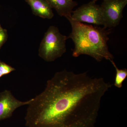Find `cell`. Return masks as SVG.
Here are the masks:
<instances>
[{"mask_svg": "<svg viewBox=\"0 0 127 127\" xmlns=\"http://www.w3.org/2000/svg\"><path fill=\"white\" fill-rule=\"evenodd\" d=\"M3 75H2V73H1V72L0 71V78H1L3 76Z\"/></svg>", "mask_w": 127, "mask_h": 127, "instance_id": "7c38bea8", "label": "cell"}, {"mask_svg": "<svg viewBox=\"0 0 127 127\" xmlns=\"http://www.w3.org/2000/svg\"><path fill=\"white\" fill-rule=\"evenodd\" d=\"M112 86L103 78L87 72L76 74L64 70L56 73L44 91L28 104L27 127H90L101 100Z\"/></svg>", "mask_w": 127, "mask_h": 127, "instance_id": "6da1fadb", "label": "cell"}, {"mask_svg": "<svg viewBox=\"0 0 127 127\" xmlns=\"http://www.w3.org/2000/svg\"><path fill=\"white\" fill-rule=\"evenodd\" d=\"M67 36L60 33L58 28L51 26L41 42L39 51V56L47 62L54 61L66 52V42Z\"/></svg>", "mask_w": 127, "mask_h": 127, "instance_id": "3957f363", "label": "cell"}, {"mask_svg": "<svg viewBox=\"0 0 127 127\" xmlns=\"http://www.w3.org/2000/svg\"><path fill=\"white\" fill-rule=\"evenodd\" d=\"M8 35L7 30L2 29L0 30V49L7 41Z\"/></svg>", "mask_w": 127, "mask_h": 127, "instance_id": "8fae6325", "label": "cell"}, {"mask_svg": "<svg viewBox=\"0 0 127 127\" xmlns=\"http://www.w3.org/2000/svg\"><path fill=\"white\" fill-rule=\"evenodd\" d=\"M72 31L67 38L74 43L72 56L77 57L81 55L90 56L97 61L103 59L113 61V55L109 52L107 45L109 30L104 28L86 25L68 19Z\"/></svg>", "mask_w": 127, "mask_h": 127, "instance_id": "7a4b0ae2", "label": "cell"}, {"mask_svg": "<svg viewBox=\"0 0 127 127\" xmlns=\"http://www.w3.org/2000/svg\"><path fill=\"white\" fill-rule=\"evenodd\" d=\"M98 0H93V1H94V2H96Z\"/></svg>", "mask_w": 127, "mask_h": 127, "instance_id": "5bb4252c", "label": "cell"}, {"mask_svg": "<svg viewBox=\"0 0 127 127\" xmlns=\"http://www.w3.org/2000/svg\"></svg>", "mask_w": 127, "mask_h": 127, "instance_id": "2e32d148", "label": "cell"}, {"mask_svg": "<svg viewBox=\"0 0 127 127\" xmlns=\"http://www.w3.org/2000/svg\"><path fill=\"white\" fill-rule=\"evenodd\" d=\"M111 63L116 70L114 85L118 88H121L122 87L123 83L127 76V70L126 68L119 69L114 61L111 62Z\"/></svg>", "mask_w": 127, "mask_h": 127, "instance_id": "9c48e42d", "label": "cell"}, {"mask_svg": "<svg viewBox=\"0 0 127 127\" xmlns=\"http://www.w3.org/2000/svg\"><path fill=\"white\" fill-rule=\"evenodd\" d=\"M36 16L43 18L51 19L54 16L52 8L46 0H26Z\"/></svg>", "mask_w": 127, "mask_h": 127, "instance_id": "ba28073f", "label": "cell"}, {"mask_svg": "<svg viewBox=\"0 0 127 127\" xmlns=\"http://www.w3.org/2000/svg\"><path fill=\"white\" fill-rule=\"evenodd\" d=\"M3 29L2 27H1V26L0 24V30H2V29Z\"/></svg>", "mask_w": 127, "mask_h": 127, "instance_id": "4fadbf2b", "label": "cell"}, {"mask_svg": "<svg viewBox=\"0 0 127 127\" xmlns=\"http://www.w3.org/2000/svg\"><path fill=\"white\" fill-rule=\"evenodd\" d=\"M122 0L125 1H127V0Z\"/></svg>", "mask_w": 127, "mask_h": 127, "instance_id": "9a60e30c", "label": "cell"}, {"mask_svg": "<svg viewBox=\"0 0 127 127\" xmlns=\"http://www.w3.org/2000/svg\"><path fill=\"white\" fill-rule=\"evenodd\" d=\"M127 4V1L122 0H103L100 6L104 28H112L119 25Z\"/></svg>", "mask_w": 127, "mask_h": 127, "instance_id": "277c9868", "label": "cell"}, {"mask_svg": "<svg viewBox=\"0 0 127 127\" xmlns=\"http://www.w3.org/2000/svg\"><path fill=\"white\" fill-rule=\"evenodd\" d=\"M71 19L80 23H91L96 26L103 24L100 6L93 1L73 11Z\"/></svg>", "mask_w": 127, "mask_h": 127, "instance_id": "5b68a950", "label": "cell"}, {"mask_svg": "<svg viewBox=\"0 0 127 127\" xmlns=\"http://www.w3.org/2000/svg\"><path fill=\"white\" fill-rule=\"evenodd\" d=\"M32 100L20 101L14 97L10 91L7 90L0 93V121L10 117L16 109L28 105Z\"/></svg>", "mask_w": 127, "mask_h": 127, "instance_id": "8992f818", "label": "cell"}, {"mask_svg": "<svg viewBox=\"0 0 127 127\" xmlns=\"http://www.w3.org/2000/svg\"><path fill=\"white\" fill-rule=\"evenodd\" d=\"M15 70V68L8 64L1 61L0 62V71L3 76L8 75Z\"/></svg>", "mask_w": 127, "mask_h": 127, "instance_id": "30bf717a", "label": "cell"}, {"mask_svg": "<svg viewBox=\"0 0 127 127\" xmlns=\"http://www.w3.org/2000/svg\"><path fill=\"white\" fill-rule=\"evenodd\" d=\"M52 8L56 10L61 16L67 20L71 18L73 10L77 5V2L73 0H46Z\"/></svg>", "mask_w": 127, "mask_h": 127, "instance_id": "52a82bcc", "label": "cell"}]
</instances>
